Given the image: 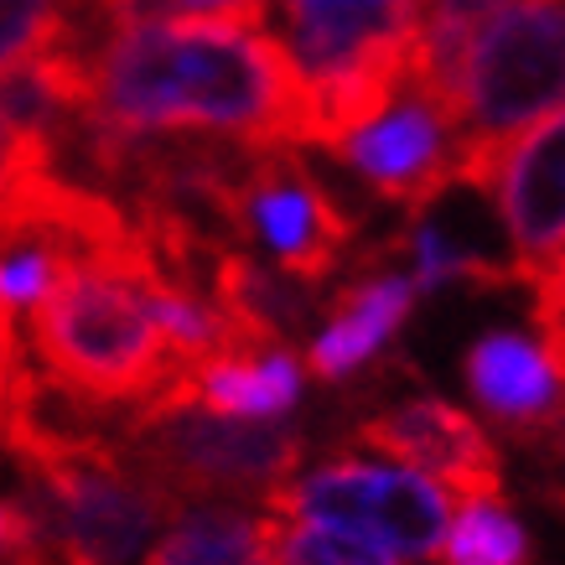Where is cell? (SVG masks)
Segmentation results:
<instances>
[{
    "instance_id": "obj_1",
    "label": "cell",
    "mask_w": 565,
    "mask_h": 565,
    "mask_svg": "<svg viewBox=\"0 0 565 565\" xmlns=\"http://www.w3.org/2000/svg\"><path fill=\"white\" fill-rule=\"evenodd\" d=\"M301 99V68L265 26L136 21L94 47L84 120L115 136H223L244 151H296Z\"/></svg>"
},
{
    "instance_id": "obj_2",
    "label": "cell",
    "mask_w": 565,
    "mask_h": 565,
    "mask_svg": "<svg viewBox=\"0 0 565 565\" xmlns=\"http://www.w3.org/2000/svg\"><path fill=\"white\" fill-rule=\"evenodd\" d=\"M151 270L156 255L136 228L120 249L73 259L26 311L42 379L78 411H136L182 374L146 301Z\"/></svg>"
},
{
    "instance_id": "obj_3",
    "label": "cell",
    "mask_w": 565,
    "mask_h": 565,
    "mask_svg": "<svg viewBox=\"0 0 565 565\" xmlns=\"http://www.w3.org/2000/svg\"><path fill=\"white\" fill-rule=\"evenodd\" d=\"M565 104V0H503L451 78L457 182L488 192L503 146Z\"/></svg>"
},
{
    "instance_id": "obj_4",
    "label": "cell",
    "mask_w": 565,
    "mask_h": 565,
    "mask_svg": "<svg viewBox=\"0 0 565 565\" xmlns=\"http://www.w3.org/2000/svg\"><path fill=\"white\" fill-rule=\"evenodd\" d=\"M125 436H130L125 457L177 509L203 498L265 493L291 478L307 451L301 436L280 420H223L207 411L156 415L140 426H125Z\"/></svg>"
},
{
    "instance_id": "obj_5",
    "label": "cell",
    "mask_w": 565,
    "mask_h": 565,
    "mask_svg": "<svg viewBox=\"0 0 565 565\" xmlns=\"http://www.w3.org/2000/svg\"><path fill=\"white\" fill-rule=\"evenodd\" d=\"M359 223L332 203V192L311 177L291 146L244 151L234 172V239H259L280 275L296 286H327L343 265Z\"/></svg>"
},
{
    "instance_id": "obj_6",
    "label": "cell",
    "mask_w": 565,
    "mask_h": 565,
    "mask_svg": "<svg viewBox=\"0 0 565 565\" xmlns=\"http://www.w3.org/2000/svg\"><path fill=\"white\" fill-rule=\"evenodd\" d=\"M332 156L390 203L430 207L446 188H457V125L420 84L405 78L390 109L332 146Z\"/></svg>"
},
{
    "instance_id": "obj_7",
    "label": "cell",
    "mask_w": 565,
    "mask_h": 565,
    "mask_svg": "<svg viewBox=\"0 0 565 565\" xmlns=\"http://www.w3.org/2000/svg\"><path fill=\"white\" fill-rule=\"evenodd\" d=\"M343 451H379L394 457L411 472L430 478L451 503H478V498H503V462L493 441L478 430V420L436 394L405 399L394 411L369 415Z\"/></svg>"
},
{
    "instance_id": "obj_8",
    "label": "cell",
    "mask_w": 565,
    "mask_h": 565,
    "mask_svg": "<svg viewBox=\"0 0 565 565\" xmlns=\"http://www.w3.org/2000/svg\"><path fill=\"white\" fill-rule=\"evenodd\" d=\"M270 17L286 21V52L301 84L411 63L415 0H275Z\"/></svg>"
},
{
    "instance_id": "obj_9",
    "label": "cell",
    "mask_w": 565,
    "mask_h": 565,
    "mask_svg": "<svg viewBox=\"0 0 565 565\" xmlns=\"http://www.w3.org/2000/svg\"><path fill=\"white\" fill-rule=\"evenodd\" d=\"M467 390L503 436L534 457H565V399L555 394L545 353L519 332H488L467 353Z\"/></svg>"
},
{
    "instance_id": "obj_10",
    "label": "cell",
    "mask_w": 565,
    "mask_h": 565,
    "mask_svg": "<svg viewBox=\"0 0 565 565\" xmlns=\"http://www.w3.org/2000/svg\"><path fill=\"white\" fill-rule=\"evenodd\" d=\"M488 198L498 203L509 239H514V265H540V259L565 249V104L540 125H530L514 146H503Z\"/></svg>"
},
{
    "instance_id": "obj_11",
    "label": "cell",
    "mask_w": 565,
    "mask_h": 565,
    "mask_svg": "<svg viewBox=\"0 0 565 565\" xmlns=\"http://www.w3.org/2000/svg\"><path fill=\"white\" fill-rule=\"evenodd\" d=\"M415 307L411 275H384V270H359L348 286L332 291L327 307L322 338L307 348V369L317 379H343L353 369H363L369 353L390 343L399 322Z\"/></svg>"
},
{
    "instance_id": "obj_12",
    "label": "cell",
    "mask_w": 565,
    "mask_h": 565,
    "mask_svg": "<svg viewBox=\"0 0 565 565\" xmlns=\"http://www.w3.org/2000/svg\"><path fill=\"white\" fill-rule=\"evenodd\" d=\"M146 565H275L270 514L249 519L239 509H182Z\"/></svg>"
},
{
    "instance_id": "obj_13",
    "label": "cell",
    "mask_w": 565,
    "mask_h": 565,
    "mask_svg": "<svg viewBox=\"0 0 565 565\" xmlns=\"http://www.w3.org/2000/svg\"><path fill=\"white\" fill-rule=\"evenodd\" d=\"M436 561L441 565H530V534L503 509V498H478V503H462V514L446 524Z\"/></svg>"
},
{
    "instance_id": "obj_14",
    "label": "cell",
    "mask_w": 565,
    "mask_h": 565,
    "mask_svg": "<svg viewBox=\"0 0 565 565\" xmlns=\"http://www.w3.org/2000/svg\"><path fill=\"white\" fill-rule=\"evenodd\" d=\"M275 565H399L374 534L343 530V524H286L270 519Z\"/></svg>"
},
{
    "instance_id": "obj_15",
    "label": "cell",
    "mask_w": 565,
    "mask_h": 565,
    "mask_svg": "<svg viewBox=\"0 0 565 565\" xmlns=\"http://www.w3.org/2000/svg\"><path fill=\"white\" fill-rule=\"evenodd\" d=\"M63 32V0H0V73L26 63Z\"/></svg>"
},
{
    "instance_id": "obj_16",
    "label": "cell",
    "mask_w": 565,
    "mask_h": 565,
    "mask_svg": "<svg viewBox=\"0 0 565 565\" xmlns=\"http://www.w3.org/2000/svg\"><path fill=\"white\" fill-rule=\"evenodd\" d=\"M519 286H530L534 322H540V338H545V363H550V374L565 384V255L524 265Z\"/></svg>"
},
{
    "instance_id": "obj_17",
    "label": "cell",
    "mask_w": 565,
    "mask_h": 565,
    "mask_svg": "<svg viewBox=\"0 0 565 565\" xmlns=\"http://www.w3.org/2000/svg\"><path fill=\"white\" fill-rule=\"evenodd\" d=\"M52 156L57 151H52L47 136L17 125L0 109V192H11L17 182H26V177H36V172H52Z\"/></svg>"
},
{
    "instance_id": "obj_18",
    "label": "cell",
    "mask_w": 565,
    "mask_h": 565,
    "mask_svg": "<svg viewBox=\"0 0 565 565\" xmlns=\"http://www.w3.org/2000/svg\"><path fill=\"white\" fill-rule=\"evenodd\" d=\"M32 379L36 374L26 369V359H21V343H17V322H11V311L0 307V430H6L11 411H17L21 399H26Z\"/></svg>"
},
{
    "instance_id": "obj_19",
    "label": "cell",
    "mask_w": 565,
    "mask_h": 565,
    "mask_svg": "<svg viewBox=\"0 0 565 565\" xmlns=\"http://www.w3.org/2000/svg\"><path fill=\"white\" fill-rule=\"evenodd\" d=\"M275 11V0H182L177 21H203V26H239L255 32Z\"/></svg>"
},
{
    "instance_id": "obj_20",
    "label": "cell",
    "mask_w": 565,
    "mask_h": 565,
    "mask_svg": "<svg viewBox=\"0 0 565 565\" xmlns=\"http://www.w3.org/2000/svg\"><path fill=\"white\" fill-rule=\"evenodd\" d=\"M550 503H555V509L565 514V488H550Z\"/></svg>"
}]
</instances>
